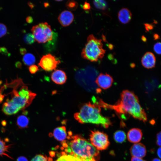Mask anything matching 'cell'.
I'll return each mask as SVG.
<instances>
[{"mask_svg": "<svg viewBox=\"0 0 161 161\" xmlns=\"http://www.w3.org/2000/svg\"><path fill=\"white\" fill-rule=\"evenodd\" d=\"M97 103L101 107L114 110L122 118L129 115L145 122L147 120L144 110L140 106L137 97L132 92L125 90L120 94V98L115 104H107L100 99Z\"/></svg>", "mask_w": 161, "mask_h": 161, "instance_id": "6da1fadb", "label": "cell"}, {"mask_svg": "<svg viewBox=\"0 0 161 161\" xmlns=\"http://www.w3.org/2000/svg\"><path fill=\"white\" fill-rule=\"evenodd\" d=\"M69 134L67 143L62 142L65 152L77 157L82 161H97L100 159L99 152L91 143L81 135Z\"/></svg>", "mask_w": 161, "mask_h": 161, "instance_id": "7a4b0ae2", "label": "cell"}, {"mask_svg": "<svg viewBox=\"0 0 161 161\" xmlns=\"http://www.w3.org/2000/svg\"><path fill=\"white\" fill-rule=\"evenodd\" d=\"M92 102V103L90 102L84 103L79 111L75 113L74 118L81 124L90 123L108 128L112 125L110 120L101 114V107L97 103Z\"/></svg>", "mask_w": 161, "mask_h": 161, "instance_id": "3957f363", "label": "cell"}, {"mask_svg": "<svg viewBox=\"0 0 161 161\" xmlns=\"http://www.w3.org/2000/svg\"><path fill=\"white\" fill-rule=\"evenodd\" d=\"M11 98H7L3 104L2 112L6 115L15 114L20 110H24L32 103L33 98L24 97L14 88L11 93Z\"/></svg>", "mask_w": 161, "mask_h": 161, "instance_id": "277c9868", "label": "cell"}, {"mask_svg": "<svg viewBox=\"0 0 161 161\" xmlns=\"http://www.w3.org/2000/svg\"><path fill=\"white\" fill-rule=\"evenodd\" d=\"M101 39H98L93 35L88 36L85 47L82 49V57L91 62H97L104 56L106 50L103 48Z\"/></svg>", "mask_w": 161, "mask_h": 161, "instance_id": "5b68a950", "label": "cell"}, {"mask_svg": "<svg viewBox=\"0 0 161 161\" xmlns=\"http://www.w3.org/2000/svg\"><path fill=\"white\" fill-rule=\"evenodd\" d=\"M78 73L81 74L80 84L83 87L90 92H95L97 93L100 92L101 90L95 83L98 72L95 69L88 66L80 70Z\"/></svg>", "mask_w": 161, "mask_h": 161, "instance_id": "8992f818", "label": "cell"}, {"mask_svg": "<svg viewBox=\"0 0 161 161\" xmlns=\"http://www.w3.org/2000/svg\"><path fill=\"white\" fill-rule=\"evenodd\" d=\"M35 41L38 43H45L53 39V32L47 23H41L31 29Z\"/></svg>", "mask_w": 161, "mask_h": 161, "instance_id": "52a82bcc", "label": "cell"}, {"mask_svg": "<svg viewBox=\"0 0 161 161\" xmlns=\"http://www.w3.org/2000/svg\"><path fill=\"white\" fill-rule=\"evenodd\" d=\"M89 137L91 143L98 151L106 150L109 145L108 135L103 132L91 131Z\"/></svg>", "mask_w": 161, "mask_h": 161, "instance_id": "ba28073f", "label": "cell"}, {"mask_svg": "<svg viewBox=\"0 0 161 161\" xmlns=\"http://www.w3.org/2000/svg\"><path fill=\"white\" fill-rule=\"evenodd\" d=\"M60 62L55 56L48 54L43 56L38 65L44 70L50 72L55 70Z\"/></svg>", "mask_w": 161, "mask_h": 161, "instance_id": "9c48e42d", "label": "cell"}, {"mask_svg": "<svg viewBox=\"0 0 161 161\" xmlns=\"http://www.w3.org/2000/svg\"><path fill=\"white\" fill-rule=\"evenodd\" d=\"M113 82V79L109 75L103 73H101L97 76L95 80L97 86L104 89L110 88Z\"/></svg>", "mask_w": 161, "mask_h": 161, "instance_id": "30bf717a", "label": "cell"}, {"mask_svg": "<svg viewBox=\"0 0 161 161\" xmlns=\"http://www.w3.org/2000/svg\"><path fill=\"white\" fill-rule=\"evenodd\" d=\"M130 153L132 157L141 158L146 155V149L143 144L137 143H135L131 146L130 149Z\"/></svg>", "mask_w": 161, "mask_h": 161, "instance_id": "8fae6325", "label": "cell"}, {"mask_svg": "<svg viewBox=\"0 0 161 161\" xmlns=\"http://www.w3.org/2000/svg\"><path fill=\"white\" fill-rule=\"evenodd\" d=\"M74 18L73 14L70 11L65 10L62 11L58 17V21L63 27H66L70 24Z\"/></svg>", "mask_w": 161, "mask_h": 161, "instance_id": "7c38bea8", "label": "cell"}, {"mask_svg": "<svg viewBox=\"0 0 161 161\" xmlns=\"http://www.w3.org/2000/svg\"><path fill=\"white\" fill-rule=\"evenodd\" d=\"M142 65L147 69H150L155 66L156 58L153 53L151 52H147L142 57L141 60Z\"/></svg>", "mask_w": 161, "mask_h": 161, "instance_id": "4fadbf2b", "label": "cell"}, {"mask_svg": "<svg viewBox=\"0 0 161 161\" xmlns=\"http://www.w3.org/2000/svg\"><path fill=\"white\" fill-rule=\"evenodd\" d=\"M143 133L141 129L138 128H133L128 132L127 137L128 140L131 143H137L141 140Z\"/></svg>", "mask_w": 161, "mask_h": 161, "instance_id": "5bb4252c", "label": "cell"}, {"mask_svg": "<svg viewBox=\"0 0 161 161\" xmlns=\"http://www.w3.org/2000/svg\"><path fill=\"white\" fill-rule=\"evenodd\" d=\"M51 79L55 83L62 85L66 82L67 76L64 71L61 70L57 69L55 70L52 73Z\"/></svg>", "mask_w": 161, "mask_h": 161, "instance_id": "9a60e30c", "label": "cell"}, {"mask_svg": "<svg viewBox=\"0 0 161 161\" xmlns=\"http://www.w3.org/2000/svg\"><path fill=\"white\" fill-rule=\"evenodd\" d=\"M118 17V19L121 23L123 24H126L131 20L132 14L128 9L123 8L119 11Z\"/></svg>", "mask_w": 161, "mask_h": 161, "instance_id": "2e32d148", "label": "cell"}, {"mask_svg": "<svg viewBox=\"0 0 161 161\" xmlns=\"http://www.w3.org/2000/svg\"><path fill=\"white\" fill-rule=\"evenodd\" d=\"M53 136L57 140L61 141H64L67 137L65 126L58 127L55 128L53 131Z\"/></svg>", "mask_w": 161, "mask_h": 161, "instance_id": "e0dca14e", "label": "cell"}, {"mask_svg": "<svg viewBox=\"0 0 161 161\" xmlns=\"http://www.w3.org/2000/svg\"><path fill=\"white\" fill-rule=\"evenodd\" d=\"M17 125L20 129H24L28 127L29 119L28 117L24 114L19 116L17 119Z\"/></svg>", "mask_w": 161, "mask_h": 161, "instance_id": "ac0fdd59", "label": "cell"}, {"mask_svg": "<svg viewBox=\"0 0 161 161\" xmlns=\"http://www.w3.org/2000/svg\"><path fill=\"white\" fill-rule=\"evenodd\" d=\"M10 145H7L5 141L0 137V156H6L12 159L7 154L9 152V149Z\"/></svg>", "mask_w": 161, "mask_h": 161, "instance_id": "d6986e66", "label": "cell"}, {"mask_svg": "<svg viewBox=\"0 0 161 161\" xmlns=\"http://www.w3.org/2000/svg\"><path fill=\"white\" fill-rule=\"evenodd\" d=\"M22 61L25 65L30 66L33 65L35 62V58L34 55L30 53L26 54L23 56Z\"/></svg>", "mask_w": 161, "mask_h": 161, "instance_id": "ffe728a7", "label": "cell"}, {"mask_svg": "<svg viewBox=\"0 0 161 161\" xmlns=\"http://www.w3.org/2000/svg\"><path fill=\"white\" fill-rule=\"evenodd\" d=\"M114 140L117 143H122L124 142L126 139V135L124 131L122 130H118L114 134Z\"/></svg>", "mask_w": 161, "mask_h": 161, "instance_id": "44dd1931", "label": "cell"}, {"mask_svg": "<svg viewBox=\"0 0 161 161\" xmlns=\"http://www.w3.org/2000/svg\"><path fill=\"white\" fill-rule=\"evenodd\" d=\"M62 153V155L56 161H82L77 157L67 154L64 152Z\"/></svg>", "mask_w": 161, "mask_h": 161, "instance_id": "7402d4cb", "label": "cell"}, {"mask_svg": "<svg viewBox=\"0 0 161 161\" xmlns=\"http://www.w3.org/2000/svg\"><path fill=\"white\" fill-rule=\"evenodd\" d=\"M93 4L95 7L99 10H104L107 6L106 2L104 0H95L93 1Z\"/></svg>", "mask_w": 161, "mask_h": 161, "instance_id": "603a6c76", "label": "cell"}, {"mask_svg": "<svg viewBox=\"0 0 161 161\" xmlns=\"http://www.w3.org/2000/svg\"><path fill=\"white\" fill-rule=\"evenodd\" d=\"M67 8L69 10L74 11L78 7V3L73 0H68L66 4Z\"/></svg>", "mask_w": 161, "mask_h": 161, "instance_id": "cb8c5ba5", "label": "cell"}, {"mask_svg": "<svg viewBox=\"0 0 161 161\" xmlns=\"http://www.w3.org/2000/svg\"><path fill=\"white\" fill-rule=\"evenodd\" d=\"M23 39L26 43L29 44H33L35 41L33 34L31 33H27L25 34Z\"/></svg>", "mask_w": 161, "mask_h": 161, "instance_id": "d4e9b609", "label": "cell"}, {"mask_svg": "<svg viewBox=\"0 0 161 161\" xmlns=\"http://www.w3.org/2000/svg\"><path fill=\"white\" fill-rule=\"evenodd\" d=\"M52 159L48 158L46 156L38 154L35 156L31 161H50Z\"/></svg>", "mask_w": 161, "mask_h": 161, "instance_id": "484cf974", "label": "cell"}, {"mask_svg": "<svg viewBox=\"0 0 161 161\" xmlns=\"http://www.w3.org/2000/svg\"><path fill=\"white\" fill-rule=\"evenodd\" d=\"M7 28L4 24L0 23V38L4 35L7 32Z\"/></svg>", "mask_w": 161, "mask_h": 161, "instance_id": "4316f807", "label": "cell"}, {"mask_svg": "<svg viewBox=\"0 0 161 161\" xmlns=\"http://www.w3.org/2000/svg\"><path fill=\"white\" fill-rule=\"evenodd\" d=\"M154 51L158 54H161V42H157L154 46Z\"/></svg>", "mask_w": 161, "mask_h": 161, "instance_id": "83f0119b", "label": "cell"}, {"mask_svg": "<svg viewBox=\"0 0 161 161\" xmlns=\"http://www.w3.org/2000/svg\"><path fill=\"white\" fill-rule=\"evenodd\" d=\"M29 69L30 73L32 74H34L38 70V66L35 65H32L30 66Z\"/></svg>", "mask_w": 161, "mask_h": 161, "instance_id": "f1b7e54d", "label": "cell"}, {"mask_svg": "<svg viewBox=\"0 0 161 161\" xmlns=\"http://www.w3.org/2000/svg\"><path fill=\"white\" fill-rule=\"evenodd\" d=\"M0 52L8 56L10 55V53L8 52L6 48L4 47H0Z\"/></svg>", "mask_w": 161, "mask_h": 161, "instance_id": "f546056e", "label": "cell"}, {"mask_svg": "<svg viewBox=\"0 0 161 161\" xmlns=\"http://www.w3.org/2000/svg\"><path fill=\"white\" fill-rule=\"evenodd\" d=\"M156 144L158 146L161 147V131L157 135Z\"/></svg>", "mask_w": 161, "mask_h": 161, "instance_id": "4dcf8cb0", "label": "cell"}, {"mask_svg": "<svg viewBox=\"0 0 161 161\" xmlns=\"http://www.w3.org/2000/svg\"><path fill=\"white\" fill-rule=\"evenodd\" d=\"M90 8L91 6L89 3L86 1H85L83 6V9L84 10H89L90 9Z\"/></svg>", "mask_w": 161, "mask_h": 161, "instance_id": "1f68e13d", "label": "cell"}, {"mask_svg": "<svg viewBox=\"0 0 161 161\" xmlns=\"http://www.w3.org/2000/svg\"><path fill=\"white\" fill-rule=\"evenodd\" d=\"M26 20L27 22L29 24H31L33 21V19L31 16H28L27 17Z\"/></svg>", "mask_w": 161, "mask_h": 161, "instance_id": "d6a6232c", "label": "cell"}, {"mask_svg": "<svg viewBox=\"0 0 161 161\" xmlns=\"http://www.w3.org/2000/svg\"><path fill=\"white\" fill-rule=\"evenodd\" d=\"M19 52L21 55H24L27 52L26 49L24 48H21L19 49Z\"/></svg>", "mask_w": 161, "mask_h": 161, "instance_id": "836d02e7", "label": "cell"}, {"mask_svg": "<svg viewBox=\"0 0 161 161\" xmlns=\"http://www.w3.org/2000/svg\"><path fill=\"white\" fill-rule=\"evenodd\" d=\"M16 161H28L27 158L23 156H20L18 158Z\"/></svg>", "mask_w": 161, "mask_h": 161, "instance_id": "e575fe53", "label": "cell"}, {"mask_svg": "<svg viewBox=\"0 0 161 161\" xmlns=\"http://www.w3.org/2000/svg\"><path fill=\"white\" fill-rule=\"evenodd\" d=\"M131 161H146L142 158L132 157L131 158Z\"/></svg>", "mask_w": 161, "mask_h": 161, "instance_id": "d590c367", "label": "cell"}, {"mask_svg": "<svg viewBox=\"0 0 161 161\" xmlns=\"http://www.w3.org/2000/svg\"><path fill=\"white\" fill-rule=\"evenodd\" d=\"M145 29L147 31H148L150 30H151L152 28V26L151 24H144Z\"/></svg>", "mask_w": 161, "mask_h": 161, "instance_id": "8d00e7d4", "label": "cell"}, {"mask_svg": "<svg viewBox=\"0 0 161 161\" xmlns=\"http://www.w3.org/2000/svg\"><path fill=\"white\" fill-rule=\"evenodd\" d=\"M15 66L16 67L21 68V67L22 64L20 62L18 61L16 63Z\"/></svg>", "mask_w": 161, "mask_h": 161, "instance_id": "74e56055", "label": "cell"}, {"mask_svg": "<svg viewBox=\"0 0 161 161\" xmlns=\"http://www.w3.org/2000/svg\"><path fill=\"white\" fill-rule=\"evenodd\" d=\"M157 154L159 157L161 159V147L158 149Z\"/></svg>", "mask_w": 161, "mask_h": 161, "instance_id": "f35d334b", "label": "cell"}, {"mask_svg": "<svg viewBox=\"0 0 161 161\" xmlns=\"http://www.w3.org/2000/svg\"><path fill=\"white\" fill-rule=\"evenodd\" d=\"M28 4L29 6L32 9L34 7V5L31 2H29L28 3Z\"/></svg>", "mask_w": 161, "mask_h": 161, "instance_id": "ab89813d", "label": "cell"}, {"mask_svg": "<svg viewBox=\"0 0 161 161\" xmlns=\"http://www.w3.org/2000/svg\"><path fill=\"white\" fill-rule=\"evenodd\" d=\"M108 46L109 49L111 50H112L113 48V45L111 44H109Z\"/></svg>", "mask_w": 161, "mask_h": 161, "instance_id": "60d3db41", "label": "cell"}, {"mask_svg": "<svg viewBox=\"0 0 161 161\" xmlns=\"http://www.w3.org/2000/svg\"><path fill=\"white\" fill-rule=\"evenodd\" d=\"M4 97V95H2L1 94H0V103H1L2 102Z\"/></svg>", "mask_w": 161, "mask_h": 161, "instance_id": "b9f144b4", "label": "cell"}, {"mask_svg": "<svg viewBox=\"0 0 161 161\" xmlns=\"http://www.w3.org/2000/svg\"><path fill=\"white\" fill-rule=\"evenodd\" d=\"M152 161H161V160L158 158H155Z\"/></svg>", "mask_w": 161, "mask_h": 161, "instance_id": "7bdbcfd3", "label": "cell"}, {"mask_svg": "<svg viewBox=\"0 0 161 161\" xmlns=\"http://www.w3.org/2000/svg\"><path fill=\"white\" fill-rule=\"evenodd\" d=\"M142 39L143 41H145L146 40L145 37H144V36H142Z\"/></svg>", "mask_w": 161, "mask_h": 161, "instance_id": "ee69618b", "label": "cell"}, {"mask_svg": "<svg viewBox=\"0 0 161 161\" xmlns=\"http://www.w3.org/2000/svg\"><path fill=\"white\" fill-rule=\"evenodd\" d=\"M57 1H62V0H56Z\"/></svg>", "mask_w": 161, "mask_h": 161, "instance_id": "f6af8a7d", "label": "cell"}]
</instances>
